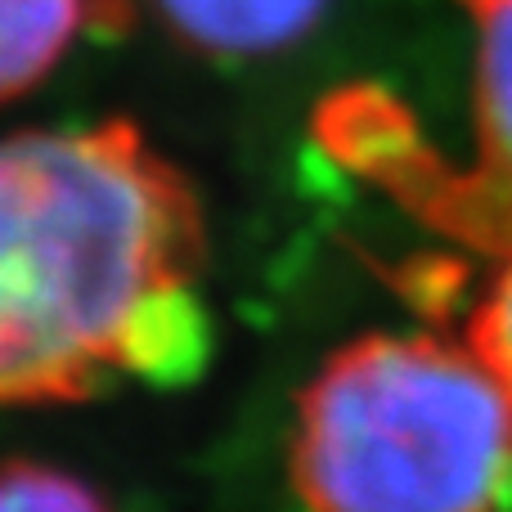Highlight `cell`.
Segmentation results:
<instances>
[{
    "mask_svg": "<svg viewBox=\"0 0 512 512\" xmlns=\"http://www.w3.org/2000/svg\"><path fill=\"white\" fill-rule=\"evenodd\" d=\"M203 207L131 122L0 140V405L203 369Z\"/></svg>",
    "mask_w": 512,
    "mask_h": 512,
    "instance_id": "cell-1",
    "label": "cell"
},
{
    "mask_svg": "<svg viewBox=\"0 0 512 512\" xmlns=\"http://www.w3.org/2000/svg\"><path fill=\"white\" fill-rule=\"evenodd\" d=\"M508 481L512 400L468 337H355L297 405L292 486L310 512H499Z\"/></svg>",
    "mask_w": 512,
    "mask_h": 512,
    "instance_id": "cell-2",
    "label": "cell"
},
{
    "mask_svg": "<svg viewBox=\"0 0 512 512\" xmlns=\"http://www.w3.org/2000/svg\"><path fill=\"white\" fill-rule=\"evenodd\" d=\"M472 18V167L432 189L427 207L441 212L459 239L486 252L512 243V0H463Z\"/></svg>",
    "mask_w": 512,
    "mask_h": 512,
    "instance_id": "cell-3",
    "label": "cell"
},
{
    "mask_svg": "<svg viewBox=\"0 0 512 512\" xmlns=\"http://www.w3.org/2000/svg\"><path fill=\"white\" fill-rule=\"evenodd\" d=\"M328 0H158L171 32L212 54L283 50L310 32Z\"/></svg>",
    "mask_w": 512,
    "mask_h": 512,
    "instance_id": "cell-4",
    "label": "cell"
},
{
    "mask_svg": "<svg viewBox=\"0 0 512 512\" xmlns=\"http://www.w3.org/2000/svg\"><path fill=\"white\" fill-rule=\"evenodd\" d=\"M95 14L99 0H0V104L50 77Z\"/></svg>",
    "mask_w": 512,
    "mask_h": 512,
    "instance_id": "cell-5",
    "label": "cell"
},
{
    "mask_svg": "<svg viewBox=\"0 0 512 512\" xmlns=\"http://www.w3.org/2000/svg\"><path fill=\"white\" fill-rule=\"evenodd\" d=\"M0 512H108L86 481L45 463H0Z\"/></svg>",
    "mask_w": 512,
    "mask_h": 512,
    "instance_id": "cell-6",
    "label": "cell"
},
{
    "mask_svg": "<svg viewBox=\"0 0 512 512\" xmlns=\"http://www.w3.org/2000/svg\"><path fill=\"white\" fill-rule=\"evenodd\" d=\"M499 256L495 283L486 288L481 306L468 319V342L477 346V355L495 369V378L504 382L508 400H512V243Z\"/></svg>",
    "mask_w": 512,
    "mask_h": 512,
    "instance_id": "cell-7",
    "label": "cell"
}]
</instances>
